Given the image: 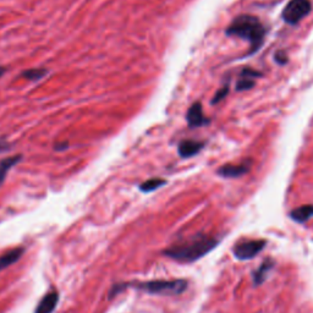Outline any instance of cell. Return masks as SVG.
Returning <instances> with one entry per match:
<instances>
[{
	"mask_svg": "<svg viewBox=\"0 0 313 313\" xmlns=\"http://www.w3.org/2000/svg\"><path fill=\"white\" fill-rule=\"evenodd\" d=\"M218 244L219 240L215 237L206 234H197L184 241L172 245L165 249L162 254L180 263H194L213 251Z\"/></svg>",
	"mask_w": 313,
	"mask_h": 313,
	"instance_id": "cell-1",
	"label": "cell"
},
{
	"mask_svg": "<svg viewBox=\"0 0 313 313\" xmlns=\"http://www.w3.org/2000/svg\"><path fill=\"white\" fill-rule=\"evenodd\" d=\"M189 286V283L185 279H156V280L148 281H132V283H119L115 284L109 291V298H114L119 293H121L125 289L134 288L136 290L144 291L149 295L160 296H174L184 293Z\"/></svg>",
	"mask_w": 313,
	"mask_h": 313,
	"instance_id": "cell-2",
	"label": "cell"
},
{
	"mask_svg": "<svg viewBox=\"0 0 313 313\" xmlns=\"http://www.w3.org/2000/svg\"><path fill=\"white\" fill-rule=\"evenodd\" d=\"M226 35L249 40L251 44L250 54H254L263 44L266 28L256 16L240 15L226 28Z\"/></svg>",
	"mask_w": 313,
	"mask_h": 313,
	"instance_id": "cell-3",
	"label": "cell"
},
{
	"mask_svg": "<svg viewBox=\"0 0 313 313\" xmlns=\"http://www.w3.org/2000/svg\"><path fill=\"white\" fill-rule=\"evenodd\" d=\"M312 10L311 0H290L283 10V20L289 25H297Z\"/></svg>",
	"mask_w": 313,
	"mask_h": 313,
	"instance_id": "cell-4",
	"label": "cell"
},
{
	"mask_svg": "<svg viewBox=\"0 0 313 313\" xmlns=\"http://www.w3.org/2000/svg\"><path fill=\"white\" fill-rule=\"evenodd\" d=\"M266 245V240H245L235 245L233 250L234 256L240 261H249L262 252Z\"/></svg>",
	"mask_w": 313,
	"mask_h": 313,
	"instance_id": "cell-5",
	"label": "cell"
},
{
	"mask_svg": "<svg viewBox=\"0 0 313 313\" xmlns=\"http://www.w3.org/2000/svg\"><path fill=\"white\" fill-rule=\"evenodd\" d=\"M251 169V160H246V162L241 163V164H225L221 165L216 174L220 175L221 177H228V179H235V177H240L242 175L247 174Z\"/></svg>",
	"mask_w": 313,
	"mask_h": 313,
	"instance_id": "cell-6",
	"label": "cell"
},
{
	"mask_svg": "<svg viewBox=\"0 0 313 313\" xmlns=\"http://www.w3.org/2000/svg\"><path fill=\"white\" fill-rule=\"evenodd\" d=\"M186 120L189 126L192 127V129L203 126V125L208 124L209 121V120L204 117L203 108H202V104L199 102L194 103V104L189 108L186 114Z\"/></svg>",
	"mask_w": 313,
	"mask_h": 313,
	"instance_id": "cell-7",
	"label": "cell"
},
{
	"mask_svg": "<svg viewBox=\"0 0 313 313\" xmlns=\"http://www.w3.org/2000/svg\"><path fill=\"white\" fill-rule=\"evenodd\" d=\"M59 303V293L58 290H50L45 293L36 307L35 313H53Z\"/></svg>",
	"mask_w": 313,
	"mask_h": 313,
	"instance_id": "cell-8",
	"label": "cell"
},
{
	"mask_svg": "<svg viewBox=\"0 0 313 313\" xmlns=\"http://www.w3.org/2000/svg\"><path fill=\"white\" fill-rule=\"evenodd\" d=\"M203 147L204 142L195 141V139H184L177 146V152H179L181 158H191V156L198 154Z\"/></svg>",
	"mask_w": 313,
	"mask_h": 313,
	"instance_id": "cell-9",
	"label": "cell"
},
{
	"mask_svg": "<svg viewBox=\"0 0 313 313\" xmlns=\"http://www.w3.org/2000/svg\"><path fill=\"white\" fill-rule=\"evenodd\" d=\"M23 254H25V249L23 247H15V249H11L9 251L4 252L0 256V271L9 268L10 266L15 264L16 262L20 261Z\"/></svg>",
	"mask_w": 313,
	"mask_h": 313,
	"instance_id": "cell-10",
	"label": "cell"
},
{
	"mask_svg": "<svg viewBox=\"0 0 313 313\" xmlns=\"http://www.w3.org/2000/svg\"><path fill=\"white\" fill-rule=\"evenodd\" d=\"M22 160V156L21 154H15V156H6L4 159H0V186L4 184L8 173L10 172L11 168L18 165L19 163Z\"/></svg>",
	"mask_w": 313,
	"mask_h": 313,
	"instance_id": "cell-11",
	"label": "cell"
},
{
	"mask_svg": "<svg viewBox=\"0 0 313 313\" xmlns=\"http://www.w3.org/2000/svg\"><path fill=\"white\" fill-rule=\"evenodd\" d=\"M290 218L297 223H306L313 218V204H305L290 212Z\"/></svg>",
	"mask_w": 313,
	"mask_h": 313,
	"instance_id": "cell-12",
	"label": "cell"
},
{
	"mask_svg": "<svg viewBox=\"0 0 313 313\" xmlns=\"http://www.w3.org/2000/svg\"><path fill=\"white\" fill-rule=\"evenodd\" d=\"M274 267V261L272 258L264 259L263 263L261 264L258 269L254 273V285H261L264 280H266L267 275L269 272L272 271V268Z\"/></svg>",
	"mask_w": 313,
	"mask_h": 313,
	"instance_id": "cell-13",
	"label": "cell"
},
{
	"mask_svg": "<svg viewBox=\"0 0 313 313\" xmlns=\"http://www.w3.org/2000/svg\"><path fill=\"white\" fill-rule=\"evenodd\" d=\"M165 184H167V180L154 177V179H149L147 181H144L143 184L139 185V190L142 192H144V194H148V192H153L159 189V187L164 186Z\"/></svg>",
	"mask_w": 313,
	"mask_h": 313,
	"instance_id": "cell-14",
	"label": "cell"
},
{
	"mask_svg": "<svg viewBox=\"0 0 313 313\" xmlns=\"http://www.w3.org/2000/svg\"><path fill=\"white\" fill-rule=\"evenodd\" d=\"M48 70L42 69V67H35V69H28L22 72V76L27 78L28 81H39L40 78L47 76Z\"/></svg>",
	"mask_w": 313,
	"mask_h": 313,
	"instance_id": "cell-15",
	"label": "cell"
},
{
	"mask_svg": "<svg viewBox=\"0 0 313 313\" xmlns=\"http://www.w3.org/2000/svg\"><path fill=\"white\" fill-rule=\"evenodd\" d=\"M254 86V81L252 78H247V77H242L241 80L237 82L236 85V91H249L251 90Z\"/></svg>",
	"mask_w": 313,
	"mask_h": 313,
	"instance_id": "cell-16",
	"label": "cell"
},
{
	"mask_svg": "<svg viewBox=\"0 0 313 313\" xmlns=\"http://www.w3.org/2000/svg\"><path fill=\"white\" fill-rule=\"evenodd\" d=\"M229 93V85L224 86L223 88H220V90L216 91V93L214 95L213 99H212V104H218V103H220L221 100L224 99V98L228 96Z\"/></svg>",
	"mask_w": 313,
	"mask_h": 313,
	"instance_id": "cell-17",
	"label": "cell"
},
{
	"mask_svg": "<svg viewBox=\"0 0 313 313\" xmlns=\"http://www.w3.org/2000/svg\"><path fill=\"white\" fill-rule=\"evenodd\" d=\"M242 77H247V78H254V77H261L262 74L259 71H256L254 69H250V67H246V69L242 70Z\"/></svg>",
	"mask_w": 313,
	"mask_h": 313,
	"instance_id": "cell-18",
	"label": "cell"
},
{
	"mask_svg": "<svg viewBox=\"0 0 313 313\" xmlns=\"http://www.w3.org/2000/svg\"><path fill=\"white\" fill-rule=\"evenodd\" d=\"M274 59H275V61L278 62L279 65H285L286 62H288V57H286L285 53L281 52V50L276 52V54H275V57H274Z\"/></svg>",
	"mask_w": 313,
	"mask_h": 313,
	"instance_id": "cell-19",
	"label": "cell"
},
{
	"mask_svg": "<svg viewBox=\"0 0 313 313\" xmlns=\"http://www.w3.org/2000/svg\"><path fill=\"white\" fill-rule=\"evenodd\" d=\"M11 149V144L10 142L6 141L4 137H0V153H3V152H8Z\"/></svg>",
	"mask_w": 313,
	"mask_h": 313,
	"instance_id": "cell-20",
	"label": "cell"
},
{
	"mask_svg": "<svg viewBox=\"0 0 313 313\" xmlns=\"http://www.w3.org/2000/svg\"><path fill=\"white\" fill-rule=\"evenodd\" d=\"M69 148V143H67L66 141L64 142H57L54 146V149L58 152H62V151H66V149Z\"/></svg>",
	"mask_w": 313,
	"mask_h": 313,
	"instance_id": "cell-21",
	"label": "cell"
},
{
	"mask_svg": "<svg viewBox=\"0 0 313 313\" xmlns=\"http://www.w3.org/2000/svg\"><path fill=\"white\" fill-rule=\"evenodd\" d=\"M4 74H5V67L0 66V78L4 76Z\"/></svg>",
	"mask_w": 313,
	"mask_h": 313,
	"instance_id": "cell-22",
	"label": "cell"
}]
</instances>
